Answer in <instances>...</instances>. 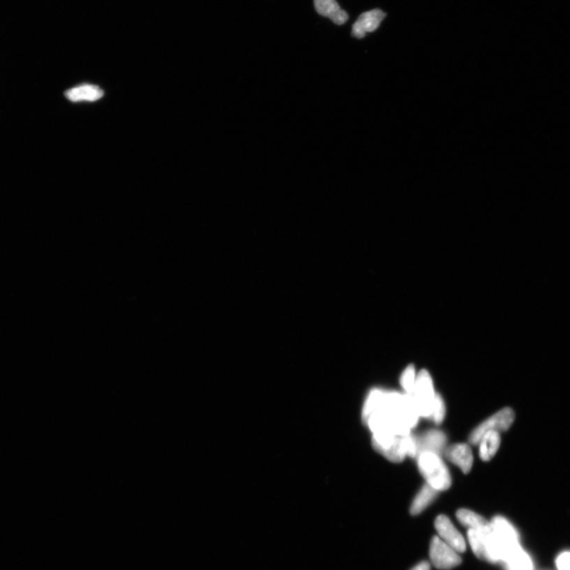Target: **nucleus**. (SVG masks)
Masks as SVG:
<instances>
[{
  "label": "nucleus",
  "instance_id": "1",
  "mask_svg": "<svg viewBox=\"0 0 570 570\" xmlns=\"http://www.w3.org/2000/svg\"><path fill=\"white\" fill-rule=\"evenodd\" d=\"M419 418L412 395L379 389L368 395L362 413L373 434L408 435Z\"/></svg>",
  "mask_w": 570,
  "mask_h": 570
},
{
  "label": "nucleus",
  "instance_id": "2",
  "mask_svg": "<svg viewBox=\"0 0 570 570\" xmlns=\"http://www.w3.org/2000/svg\"><path fill=\"white\" fill-rule=\"evenodd\" d=\"M372 443L374 449L392 462H401L407 456L418 454L417 439L411 433L405 436L373 434Z\"/></svg>",
  "mask_w": 570,
  "mask_h": 570
},
{
  "label": "nucleus",
  "instance_id": "3",
  "mask_svg": "<svg viewBox=\"0 0 570 570\" xmlns=\"http://www.w3.org/2000/svg\"><path fill=\"white\" fill-rule=\"evenodd\" d=\"M419 471L430 485L437 491H444L451 485V475L448 469L439 455L432 453H423L418 455Z\"/></svg>",
  "mask_w": 570,
  "mask_h": 570
},
{
  "label": "nucleus",
  "instance_id": "4",
  "mask_svg": "<svg viewBox=\"0 0 570 570\" xmlns=\"http://www.w3.org/2000/svg\"><path fill=\"white\" fill-rule=\"evenodd\" d=\"M436 393L432 379L428 371H420L414 385L413 397L420 417L431 418L435 406Z\"/></svg>",
  "mask_w": 570,
  "mask_h": 570
},
{
  "label": "nucleus",
  "instance_id": "5",
  "mask_svg": "<svg viewBox=\"0 0 570 570\" xmlns=\"http://www.w3.org/2000/svg\"><path fill=\"white\" fill-rule=\"evenodd\" d=\"M514 420L515 413L513 409L509 407L504 408L475 428L471 433L469 441L472 444H478L481 438L485 432L507 431L513 423Z\"/></svg>",
  "mask_w": 570,
  "mask_h": 570
},
{
  "label": "nucleus",
  "instance_id": "6",
  "mask_svg": "<svg viewBox=\"0 0 570 570\" xmlns=\"http://www.w3.org/2000/svg\"><path fill=\"white\" fill-rule=\"evenodd\" d=\"M430 555L433 565L439 569H453L462 562L458 552L438 537L432 540Z\"/></svg>",
  "mask_w": 570,
  "mask_h": 570
},
{
  "label": "nucleus",
  "instance_id": "7",
  "mask_svg": "<svg viewBox=\"0 0 570 570\" xmlns=\"http://www.w3.org/2000/svg\"><path fill=\"white\" fill-rule=\"evenodd\" d=\"M435 527L443 541L451 548L458 553H462L466 550L465 539L446 516H438L435 521Z\"/></svg>",
  "mask_w": 570,
  "mask_h": 570
},
{
  "label": "nucleus",
  "instance_id": "8",
  "mask_svg": "<svg viewBox=\"0 0 570 570\" xmlns=\"http://www.w3.org/2000/svg\"><path fill=\"white\" fill-rule=\"evenodd\" d=\"M385 17L386 13L379 9L365 12L353 24L352 35L356 38H364L367 33L377 31Z\"/></svg>",
  "mask_w": 570,
  "mask_h": 570
},
{
  "label": "nucleus",
  "instance_id": "9",
  "mask_svg": "<svg viewBox=\"0 0 570 570\" xmlns=\"http://www.w3.org/2000/svg\"><path fill=\"white\" fill-rule=\"evenodd\" d=\"M490 524L492 531L495 532L503 545L506 546L508 555L511 551L520 546L518 533L506 519H504L502 516H497L492 520Z\"/></svg>",
  "mask_w": 570,
  "mask_h": 570
},
{
  "label": "nucleus",
  "instance_id": "10",
  "mask_svg": "<svg viewBox=\"0 0 570 570\" xmlns=\"http://www.w3.org/2000/svg\"><path fill=\"white\" fill-rule=\"evenodd\" d=\"M444 453L446 458L454 463L455 465L458 466L463 473L467 474L471 472L474 457L472 448L468 444H456L451 445L445 450Z\"/></svg>",
  "mask_w": 570,
  "mask_h": 570
},
{
  "label": "nucleus",
  "instance_id": "11",
  "mask_svg": "<svg viewBox=\"0 0 570 570\" xmlns=\"http://www.w3.org/2000/svg\"><path fill=\"white\" fill-rule=\"evenodd\" d=\"M490 531L469 529L468 539L475 555L479 560L492 562L490 555Z\"/></svg>",
  "mask_w": 570,
  "mask_h": 570
},
{
  "label": "nucleus",
  "instance_id": "12",
  "mask_svg": "<svg viewBox=\"0 0 570 570\" xmlns=\"http://www.w3.org/2000/svg\"><path fill=\"white\" fill-rule=\"evenodd\" d=\"M446 444V437L439 430H431L425 433L420 439H417L418 454L432 453L439 455Z\"/></svg>",
  "mask_w": 570,
  "mask_h": 570
},
{
  "label": "nucleus",
  "instance_id": "13",
  "mask_svg": "<svg viewBox=\"0 0 570 570\" xmlns=\"http://www.w3.org/2000/svg\"><path fill=\"white\" fill-rule=\"evenodd\" d=\"M314 3L320 15L329 17L337 25H342L348 21V14L340 8L336 0H314Z\"/></svg>",
  "mask_w": 570,
  "mask_h": 570
},
{
  "label": "nucleus",
  "instance_id": "14",
  "mask_svg": "<svg viewBox=\"0 0 570 570\" xmlns=\"http://www.w3.org/2000/svg\"><path fill=\"white\" fill-rule=\"evenodd\" d=\"M479 444V456L483 461H490L494 457L501 445L500 432L490 431L481 438Z\"/></svg>",
  "mask_w": 570,
  "mask_h": 570
},
{
  "label": "nucleus",
  "instance_id": "15",
  "mask_svg": "<svg viewBox=\"0 0 570 570\" xmlns=\"http://www.w3.org/2000/svg\"><path fill=\"white\" fill-rule=\"evenodd\" d=\"M103 94L102 89L97 86L87 85L71 88L65 92V96L74 103L80 102V101L94 102V101L103 98Z\"/></svg>",
  "mask_w": 570,
  "mask_h": 570
},
{
  "label": "nucleus",
  "instance_id": "16",
  "mask_svg": "<svg viewBox=\"0 0 570 570\" xmlns=\"http://www.w3.org/2000/svg\"><path fill=\"white\" fill-rule=\"evenodd\" d=\"M457 518L462 525L470 528V529L483 531L489 529L491 527L490 522L487 521L482 516H480L471 510L462 509L456 513Z\"/></svg>",
  "mask_w": 570,
  "mask_h": 570
},
{
  "label": "nucleus",
  "instance_id": "17",
  "mask_svg": "<svg viewBox=\"0 0 570 570\" xmlns=\"http://www.w3.org/2000/svg\"><path fill=\"white\" fill-rule=\"evenodd\" d=\"M504 562L509 570H533L532 558L520 546L510 552Z\"/></svg>",
  "mask_w": 570,
  "mask_h": 570
},
{
  "label": "nucleus",
  "instance_id": "18",
  "mask_svg": "<svg viewBox=\"0 0 570 570\" xmlns=\"http://www.w3.org/2000/svg\"><path fill=\"white\" fill-rule=\"evenodd\" d=\"M438 492L430 485L426 483L414 498L411 508V513L415 516L423 512L434 500Z\"/></svg>",
  "mask_w": 570,
  "mask_h": 570
},
{
  "label": "nucleus",
  "instance_id": "19",
  "mask_svg": "<svg viewBox=\"0 0 570 570\" xmlns=\"http://www.w3.org/2000/svg\"><path fill=\"white\" fill-rule=\"evenodd\" d=\"M416 377L414 365H409L402 374L400 383L408 395H413Z\"/></svg>",
  "mask_w": 570,
  "mask_h": 570
},
{
  "label": "nucleus",
  "instance_id": "20",
  "mask_svg": "<svg viewBox=\"0 0 570 570\" xmlns=\"http://www.w3.org/2000/svg\"><path fill=\"white\" fill-rule=\"evenodd\" d=\"M446 414V408L441 395H436L435 406L433 409V412L431 418L437 425H441L445 418Z\"/></svg>",
  "mask_w": 570,
  "mask_h": 570
},
{
  "label": "nucleus",
  "instance_id": "21",
  "mask_svg": "<svg viewBox=\"0 0 570 570\" xmlns=\"http://www.w3.org/2000/svg\"><path fill=\"white\" fill-rule=\"evenodd\" d=\"M556 566L558 570H570V552H563L558 556Z\"/></svg>",
  "mask_w": 570,
  "mask_h": 570
},
{
  "label": "nucleus",
  "instance_id": "22",
  "mask_svg": "<svg viewBox=\"0 0 570 570\" xmlns=\"http://www.w3.org/2000/svg\"><path fill=\"white\" fill-rule=\"evenodd\" d=\"M411 570H430V566L427 562H423Z\"/></svg>",
  "mask_w": 570,
  "mask_h": 570
}]
</instances>
